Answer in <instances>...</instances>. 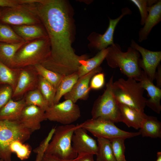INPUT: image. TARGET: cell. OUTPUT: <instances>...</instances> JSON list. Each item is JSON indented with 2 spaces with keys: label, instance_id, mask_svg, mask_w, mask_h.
Segmentation results:
<instances>
[{
  "label": "cell",
  "instance_id": "cell-1",
  "mask_svg": "<svg viewBox=\"0 0 161 161\" xmlns=\"http://www.w3.org/2000/svg\"><path fill=\"white\" fill-rule=\"evenodd\" d=\"M35 11L49 40V56L41 64L64 76L77 72L86 55H77L72 47L74 24L71 6L64 0H36Z\"/></svg>",
  "mask_w": 161,
  "mask_h": 161
},
{
  "label": "cell",
  "instance_id": "cell-2",
  "mask_svg": "<svg viewBox=\"0 0 161 161\" xmlns=\"http://www.w3.org/2000/svg\"><path fill=\"white\" fill-rule=\"evenodd\" d=\"M108 48L105 58L108 65L113 68H119L121 73L128 78L138 81L142 71L138 64L139 52L131 47L126 52H123L120 45L116 43Z\"/></svg>",
  "mask_w": 161,
  "mask_h": 161
},
{
  "label": "cell",
  "instance_id": "cell-3",
  "mask_svg": "<svg viewBox=\"0 0 161 161\" xmlns=\"http://www.w3.org/2000/svg\"><path fill=\"white\" fill-rule=\"evenodd\" d=\"M144 90L140 82L130 77L126 80L120 78L113 82L112 86L113 94L118 103L142 112L147 100L143 96Z\"/></svg>",
  "mask_w": 161,
  "mask_h": 161
},
{
  "label": "cell",
  "instance_id": "cell-4",
  "mask_svg": "<svg viewBox=\"0 0 161 161\" xmlns=\"http://www.w3.org/2000/svg\"><path fill=\"white\" fill-rule=\"evenodd\" d=\"M50 46L48 37L27 42L16 52L13 68L42 64L50 54Z\"/></svg>",
  "mask_w": 161,
  "mask_h": 161
},
{
  "label": "cell",
  "instance_id": "cell-5",
  "mask_svg": "<svg viewBox=\"0 0 161 161\" xmlns=\"http://www.w3.org/2000/svg\"><path fill=\"white\" fill-rule=\"evenodd\" d=\"M77 125H63L55 127L44 154L59 159L72 160L78 156L72 145V137Z\"/></svg>",
  "mask_w": 161,
  "mask_h": 161
},
{
  "label": "cell",
  "instance_id": "cell-6",
  "mask_svg": "<svg viewBox=\"0 0 161 161\" xmlns=\"http://www.w3.org/2000/svg\"><path fill=\"white\" fill-rule=\"evenodd\" d=\"M32 133L19 120H0V159L11 161V143L16 140L23 143L30 138Z\"/></svg>",
  "mask_w": 161,
  "mask_h": 161
},
{
  "label": "cell",
  "instance_id": "cell-7",
  "mask_svg": "<svg viewBox=\"0 0 161 161\" xmlns=\"http://www.w3.org/2000/svg\"><path fill=\"white\" fill-rule=\"evenodd\" d=\"M113 79L112 76L106 83L103 94L95 101L91 112L92 118H102L114 123L122 122L118 103L113 94Z\"/></svg>",
  "mask_w": 161,
  "mask_h": 161
},
{
  "label": "cell",
  "instance_id": "cell-8",
  "mask_svg": "<svg viewBox=\"0 0 161 161\" xmlns=\"http://www.w3.org/2000/svg\"><path fill=\"white\" fill-rule=\"evenodd\" d=\"M79 126L97 138L110 140L115 139L125 140L140 135L139 131L130 132L123 130L117 127L113 122L100 118L88 119Z\"/></svg>",
  "mask_w": 161,
  "mask_h": 161
},
{
  "label": "cell",
  "instance_id": "cell-9",
  "mask_svg": "<svg viewBox=\"0 0 161 161\" xmlns=\"http://www.w3.org/2000/svg\"><path fill=\"white\" fill-rule=\"evenodd\" d=\"M8 8L2 13L0 21L4 23L17 26L38 25L41 23L35 9L34 3Z\"/></svg>",
  "mask_w": 161,
  "mask_h": 161
},
{
  "label": "cell",
  "instance_id": "cell-10",
  "mask_svg": "<svg viewBox=\"0 0 161 161\" xmlns=\"http://www.w3.org/2000/svg\"><path fill=\"white\" fill-rule=\"evenodd\" d=\"M46 120L60 123L63 125L72 124L81 116L78 106L69 100L49 107L45 111Z\"/></svg>",
  "mask_w": 161,
  "mask_h": 161
},
{
  "label": "cell",
  "instance_id": "cell-11",
  "mask_svg": "<svg viewBox=\"0 0 161 161\" xmlns=\"http://www.w3.org/2000/svg\"><path fill=\"white\" fill-rule=\"evenodd\" d=\"M131 14V10L128 7H125L122 9L121 13L117 18L112 19L109 17V24L103 34L93 32L88 37L90 49L98 52L114 44V34L117 24L125 16Z\"/></svg>",
  "mask_w": 161,
  "mask_h": 161
},
{
  "label": "cell",
  "instance_id": "cell-12",
  "mask_svg": "<svg viewBox=\"0 0 161 161\" xmlns=\"http://www.w3.org/2000/svg\"><path fill=\"white\" fill-rule=\"evenodd\" d=\"M130 47L137 51L142 55L138 64L140 67L143 69L149 79L153 82L156 69L161 60V52L148 50L139 45L133 39L131 41Z\"/></svg>",
  "mask_w": 161,
  "mask_h": 161
},
{
  "label": "cell",
  "instance_id": "cell-13",
  "mask_svg": "<svg viewBox=\"0 0 161 161\" xmlns=\"http://www.w3.org/2000/svg\"><path fill=\"white\" fill-rule=\"evenodd\" d=\"M39 76L34 66L20 68L17 83L12 97L19 98L28 92L37 89Z\"/></svg>",
  "mask_w": 161,
  "mask_h": 161
},
{
  "label": "cell",
  "instance_id": "cell-14",
  "mask_svg": "<svg viewBox=\"0 0 161 161\" xmlns=\"http://www.w3.org/2000/svg\"><path fill=\"white\" fill-rule=\"evenodd\" d=\"M73 134L72 146L78 155L89 154L96 155L97 150V142L87 134V131L80 127L79 124Z\"/></svg>",
  "mask_w": 161,
  "mask_h": 161
},
{
  "label": "cell",
  "instance_id": "cell-15",
  "mask_svg": "<svg viewBox=\"0 0 161 161\" xmlns=\"http://www.w3.org/2000/svg\"><path fill=\"white\" fill-rule=\"evenodd\" d=\"M99 66L88 73L79 77L72 90L63 97L65 100H69L76 103L78 100L87 99L91 90L89 83L91 79L95 74L101 72Z\"/></svg>",
  "mask_w": 161,
  "mask_h": 161
},
{
  "label": "cell",
  "instance_id": "cell-16",
  "mask_svg": "<svg viewBox=\"0 0 161 161\" xmlns=\"http://www.w3.org/2000/svg\"><path fill=\"white\" fill-rule=\"evenodd\" d=\"M45 112L36 106L26 105L22 111L19 121L24 126L32 133L40 129L41 122L46 120Z\"/></svg>",
  "mask_w": 161,
  "mask_h": 161
},
{
  "label": "cell",
  "instance_id": "cell-17",
  "mask_svg": "<svg viewBox=\"0 0 161 161\" xmlns=\"http://www.w3.org/2000/svg\"><path fill=\"white\" fill-rule=\"evenodd\" d=\"M138 81L140 82L143 88L147 91L150 97L146 100V106L157 113L160 114L161 111V89L154 84L143 70L141 72Z\"/></svg>",
  "mask_w": 161,
  "mask_h": 161
},
{
  "label": "cell",
  "instance_id": "cell-18",
  "mask_svg": "<svg viewBox=\"0 0 161 161\" xmlns=\"http://www.w3.org/2000/svg\"><path fill=\"white\" fill-rule=\"evenodd\" d=\"M148 15L143 27L138 32V41L141 42L147 39L153 28L161 21V0L148 8Z\"/></svg>",
  "mask_w": 161,
  "mask_h": 161
},
{
  "label": "cell",
  "instance_id": "cell-19",
  "mask_svg": "<svg viewBox=\"0 0 161 161\" xmlns=\"http://www.w3.org/2000/svg\"><path fill=\"white\" fill-rule=\"evenodd\" d=\"M123 122L129 127L140 129L147 115L124 104L118 103Z\"/></svg>",
  "mask_w": 161,
  "mask_h": 161
},
{
  "label": "cell",
  "instance_id": "cell-20",
  "mask_svg": "<svg viewBox=\"0 0 161 161\" xmlns=\"http://www.w3.org/2000/svg\"><path fill=\"white\" fill-rule=\"evenodd\" d=\"M26 106L24 98L17 101L10 99L0 109V120H19Z\"/></svg>",
  "mask_w": 161,
  "mask_h": 161
},
{
  "label": "cell",
  "instance_id": "cell-21",
  "mask_svg": "<svg viewBox=\"0 0 161 161\" xmlns=\"http://www.w3.org/2000/svg\"><path fill=\"white\" fill-rule=\"evenodd\" d=\"M13 27L15 32L26 42L48 37L44 27L40 24L13 26Z\"/></svg>",
  "mask_w": 161,
  "mask_h": 161
},
{
  "label": "cell",
  "instance_id": "cell-22",
  "mask_svg": "<svg viewBox=\"0 0 161 161\" xmlns=\"http://www.w3.org/2000/svg\"><path fill=\"white\" fill-rule=\"evenodd\" d=\"M139 132L143 137H161V123L157 117L147 115Z\"/></svg>",
  "mask_w": 161,
  "mask_h": 161
},
{
  "label": "cell",
  "instance_id": "cell-23",
  "mask_svg": "<svg viewBox=\"0 0 161 161\" xmlns=\"http://www.w3.org/2000/svg\"><path fill=\"white\" fill-rule=\"evenodd\" d=\"M108 50V47L98 52L93 57L84 61L79 67L77 72L79 78L100 66L105 59Z\"/></svg>",
  "mask_w": 161,
  "mask_h": 161
},
{
  "label": "cell",
  "instance_id": "cell-24",
  "mask_svg": "<svg viewBox=\"0 0 161 161\" xmlns=\"http://www.w3.org/2000/svg\"><path fill=\"white\" fill-rule=\"evenodd\" d=\"M27 42L15 44L0 42V61L10 68H12L14 56L18 50Z\"/></svg>",
  "mask_w": 161,
  "mask_h": 161
},
{
  "label": "cell",
  "instance_id": "cell-25",
  "mask_svg": "<svg viewBox=\"0 0 161 161\" xmlns=\"http://www.w3.org/2000/svg\"><path fill=\"white\" fill-rule=\"evenodd\" d=\"M20 68H12L0 61V83L10 86L13 91L18 81Z\"/></svg>",
  "mask_w": 161,
  "mask_h": 161
},
{
  "label": "cell",
  "instance_id": "cell-26",
  "mask_svg": "<svg viewBox=\"0 0 161 161\" xmlns=\"http://www.w3.org/2000/svg\"><path fill=\"white\" fill-rule=\"evenodd\" d=\"M79 78L77 72L64 76L56 89L54 103H57L62 97L69 92Z\"/></svg>",
  "mask_w": 161,
  "mask_h": 161
},
{
  "label": "cell",
  "instance_id": "cell-27",
  "mask_svg": "<svg viewBox=\"0 0 161 161\" xmlns=\"http://www.w3.org/2000/svg\"><path fill=\"white\" fill-rule=\"evenodd\" d=\"M97 150L96 161H116L111 141L103 138H97Z\"/></svg>",
  "mask_w": 161,
  "mask_h": 161
},
{
  "label": "cell",
  "instance_id": "cell-28",
  "mask_svg": "<svg viewBox=\"0 0 161 161\" xmlns=\"http://www.w3.org/2000/svg\"><path fill=\"white\" fill-rule=\"evenodd\" d=\"M34 66L39 75L51 83L56 90L64 76L50 70L41 64Z\"/></svg>",
  "mask_w": 161,
  "mask_h": 161
},
{
  "label": "cell",
  "instance_id": "cell-29",
  "mask_svg": "<svg viewBox=\"0 0 161 161\" xmlns=\"http://www.w3.org/2000/svg\"><path fill=\"white\" fill-rule=\"evenodd\" d=\"M37 89L47 101L49 106L54 104L56 89L51 83L40 76Z\"/></svg>",
  "mask_w": 161,
  "mask_h": 161
},
{
  "label": "cell",
  "instance_id": "cell-30",
  "mask_svg": "<svg viewBox=\"0 0 161 161\" xmlns=\"http://www.w3.org/2000/svg\"><path fill=\"white\" fill-rule=\"evenodd\" d=\"M24 98L26 105H34L45 111L49 106L48 103L37 88L27 93Z\"/></svg>",
  "mask_w": 161,
  "mask_h": 161
},
{
  "label": "cell",
  "instance_id": "cell-31",
  "mask_svg": "<svg viewBox=\"0 0 161 161\" xmlns=\"http://www.w3.org/2000/svg\"><path fill=\"white\" fill-rule=\"evenodd\" d=\"M24 41L10 27L0 24V42L15 44Z\"/></svg>",
  "mask_w": 161,
  "mask_h": 161
},
{
  "label": "cell",
  "instance_id": "cell-32",
  "mask_svg": "<svg viewBox=\"0 0 161 161\" xmlns=\"http://www.w3.org/2000/svg\"><path fill=\"white\" fill-rule=\"evenodd\" d=\"M9 149L12 153H15L18 158L21 160L28 159L31 152V148L30 145L24 144L19 140L13 141L9 146Z\"/></svg>",
  "mask_w": 161,
  "mask_h": 161
},
{
  "label": "cell",
  "instance_id": "cell-33",
  "mask_svg": "<svg viewBox=\"0 0 161 161\" xmlns=\"http://www.w3.org/2000/svg\"><path fill=\"white\" fill-rule=\"evenodd\" d=\"M138 8L140 15V24L144 25L148 15V8L156 3L158 0H131Z\"/></svg>",
  "mask_w": 161,
  "mask_h": 161
},
{
  "label": "cell",
  "instance_id": "cell-34",
  "mask_svg": "<svg viewBox=\"0 0 161 161\" xmlns=\"http://www.w3.org/2000/svg\"><path fill=\"white\" fill-rule=\"evenodd\" d=\"M125 139H115L110 141L113 153L116 161H123L124 155Z\"/></svg>",
  "mask_w": 161,
  "mask_h": 161
},
{
  "label": "cell",
  "instance_id": "cell-35",
  "mask_svg": "<svg viewBox=\"0 0 161 161\" xmlns=\"http://www.w3.org/2000/svg\"><path fill=\"white\" fill-rule=\"evenodd\" d=\"M53 134V131L50 130L47 137L40 145L33 150L34 152L37 154L35 161H41L46 149L51 140Z\"/></svg>",
  "mask_w": 161,
  "mask_h": 161
},
{
  "label": "cell",
  "instance_id": "cell-36",
  "mask_svg": "<svg viewBox=\"0 0 161 161\" xmlns=\"http://www.w3.org/2000/svg\"><path fill=\"white\" fill-rule=\"evenodd\" d=\"M105 83L104 74L103 72L94 75L91 79L89 83L90 90H98L102 88Z\"/></svg>",
  "mask_w": 161,
  "mask_h": 161
},
{
  "label": "cell",
  "instance_id": "cell-37",
  "mask_svg": "<svg viewBox=\"0 0 161 161\" xmlns=\"http://www.w3.org/2000/svg\"><path fill=\"white\" fill-rule=\"evenodd\" d=\"M13 92L12 88L8 85L0 88V109L11 98Z\"/></svg>",
  "mask_w": 161,
  "mask_h": 161
},
{
  "label": "cell",
  "instance_id": "cell-38",
  "mask_svg": "<svg viewBox=\"0 0 161 161\" xmlns=\"http://www.w3.org/2000/svg\"><path fill=\"white\" fill-rule=\"evenodd\" d=\"M29 2L30 0H0V7H14Z\"/></svg>",
  "mask_w": 161,
  "mask_h": 161
},
{
  "label": "cell",
  "instance_id": "cell-39",
  "mask_svg": "<svg viewBox=\"0 0 161 161\" xmlns=\"http://www.w3.org/2000/svg\"><path fill=\"white\" fill-rule=\"evenodd\" d=\"M94 155L89 154H78L77 156L71 161H94Z\"/></svg>",
  "mask_w": 161,
  "mask_h": 161
},
{
  "label": "cell",
  "instance_id": "cell-40",
  "mask_svg": "<svg viewBox=\"0 0 161 161\" xmlns=\"http://www.w3.org/2000/svg\"><path fill=\"white\" fill-rule=\"evenodd\" d=\"M71 160H66L61 159L52 155L44 154L41 161H71Z\"/></svg>",
  "mask_w": 161,
  "mask_h": 161
},
{
  "label": "cell",
  "instance_id": "cell-41",
  "mask_svg": "<svg viewBox=\"0 0 161 161\" xmlns=\"http://www.w3.org/2000/svg\"><path fill=\"white\" fill-rule=\"evenodd\" d=\"M157 71L155 74L154 79L157 82V86L159 88L161 87V66L160 64L157 68Z\"/></svg>",
  "mask_w": 161,
  "mask_h": 161
},
{
  "label": "cell",
  "instance_id": "cell-42",
  "mask_svg": "<svg viewBox=\"0 0 161 161\" xmlns=\"http://www.w3.org/2000/svg\"><path fill=\"white\" fill-rule=\"evenodd\" d=\"M157 154V159L156 161H161V152H158Z\"/></svg>",
  "mask_w": 161,
  "mask_h": 161
},
{
  "label": "cell",
  "instance_id": "cell-43",
  "mask_svg": "<svg viewBox=\"0 0 161 161\" xmlns=\"http://www.w3.org/2000/svg\"><path fill=\"white\" fill-rule=\"evenodd\" d=\"M123 161H127L125 158V156H124L123 159Z\"/></svg>",
  "mask_w": 161,
  "mask_h": 161
},
{
  "label": "cell",
  "instance_id": "cell-44",
  "mask_svg": "<svg viewBox=\"0 0 161 161\" xmlns=\"http://www.w3.org/2000/svg\"><path fill=\"white\" fill-rule=\"evenodd\" d=\"M2 13V12L0 10V17L1 16Z\"/></svg>",
  "mask_w": 161,
  "mask_h": 161
},
{
  "label": "cell",
  "instance_id": "cell-45",
  "mask_svg": "<svg viewBox=\"0 0 161 161\" xmlns=\"http://www.w3.org/2000/svg\"><path fill=\"white\" fill-rule=\"evenodd\" d=\"M0 161H4L3 160L1 159H0Z\"/></svg>",
  "mask_w": 161,
  "mask_h": 161
}]
</instances>
